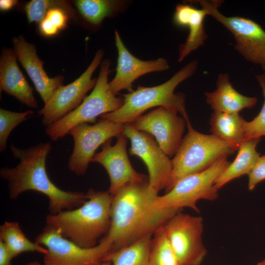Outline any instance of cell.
<instances>
[{"instance_id":"9c48e42d","label":"cell","mask_w":265,"mask_h":265,"mask_svg":"<svg viewBox=\"0 0 265 265\" xmlns=\"http://www.w3.org/2000/svg\"><path fill=\"white\" fill-rule=\"evenodd\" d=\"M179 265H200L207 254L203 218L179 212L162 226Z\"/></svg>"},{"instance_id":"9a60e30c","label":"cell","mask_w":265,"mask_h":265,"mask_svg":"<svg viewBox=\"0 0 265 265\" xmlns=\"http://www.w3.org/2000/svg\"><path fill=\"white\" fill-rule=\"evenodd\" d=\"M116 137L114 145H111L112 139L106 141L102 145L101 151L96 153L91 161L100 163L106 169L110 182L108 191L113 196L126 184L149 178L137 172L132 166L126 150L127 137L122 132Z\"/></svg>"},{"instance_id":"e0dca14e","label":"cell","mask_w":265,"mask_h":265,"mask_svg":"<svg viewBox=\"0 0 265 265\" xmlns=\"http://www.w3.org/2000/svg\"><path fill=\"white\" fill-rule=\"evenodd\" d=\"M12 43L17 58L46 104L53 92L63 85L64 77L59 75L50 78L43 68V62L38 57L35 46L28 42L23 35L14 37Z\"/></svg>"},{"instance_id":"f1b7e54d","label":"cell","mask_w":265,"mask_h":265,"mask_svg":"<svg viewBox=\"0 0 265 265\" xmlns=\"http://www.w3.org/2000/svg\"><path fill=\"white\" fill-rule=\"evenodd\" d=\"M55 7L73 10L68 1L58 0H32L26 4L25 10L29 23H39L50 10Z\"/></svg>"},{"instance_id":"ba28073f","label":"cell","mask_w":265,"mask_h":265,"mask_svg":"<svg viewBox=\"0 0 265 265\" xmlns=\"http://www.w3.org/2000/svg\"><path fill=\"white\" fill-rule=\"evenodd\" d=\"M35 241L48 250L44 265H102L104 257L113 248L112 242L105 236L93 247H81L64 238L58 229L48 225Z\"/></svg>"},{"instance_id":"1f68e13d","label":"cell","mask_w":265,"mask_h":265,"mask_svg":"<svg viewBox=\"0 0 265 265\" xmlns=\"http://www.w3.org/2000/svg\"><path fill=\"white\" fill-rule=\"evenodd\" d=\"M12 259L3 241L0 239V265H11Z\"/></svg>"},{"instance_id":"8fae6325","label":"cell","mask_w":265,"mask_h":265,"mask_svg":"<svg viewBox=\"0 0 265 265\" xmlns=\"http://www.w3.org/2000/svg\"><path fill=\"white\" fill-rule=\"evenodd\" d=\"M125 124L101 118L93 125L82 123L71 129L68 134L73 138L74 148L69 159V169L78 175H84L96 150L121 133Z\"/></svg>"},{"instance_id":"603a6c76","label":"cell","mask_w":265,"mask_h":265,"mask_svg":"<svg viewBox=\"0 0 265 265\" xmlns=\"http://www.w3.org/2000/svg\"><path fill=\"white\" fill-rule=\"evenodd\" d=\"M153 235H147L135 242L111 251L103 259L111 265H149V257Z\"/></svg>"},{"instance_id":"d6986e66","label":"cell","mask_w":265,"mask_h":265,"mask_svg":"<svg viewBox=\"0 0 265 265\" xmlns=\"http://www.w3.org/2000/svg\"><path fill=\"white\" fill-rule=\"evenodd\" d=\"M208 15L207 11L203 8L197 9L188 4L176 5L173 18L174 24L189 29L186 42L179 47V62L204 44L208 37L205 31L204 22Z\"/></svg>"},{"instance_id":"52a82bcc","label":"cell","mask_w":265,"mask_h":265,"mask_svg":"<svg viewBox=\"0 0 265 265\" xmlns=\"http://www.w3.org/2000/svg\"><path fill=\"white\" fill-rule=\"evenodd\" d=\"M230 163L227 157H223L203 171L182 178L169 191L158 195L155 205L161 209L188 207L199 212L197 203L199 200L213 201L218 198L215 181Z\"/></svg>"},{"instance_id":"d590c367","label":"cell","mask_w":265,"mask_h":265,"mask_svg":"<svg viewBox=\"0 0 265 265\" xmlns=\"http://www.w3.org/2000/svg\"><path fill=\"white\" fill-rule=\"evenodd\" d=\"M102 265H111V264L110 262L105 261L102 263Z\"/></svg>"},{"instance_id":"7402d4cb","label":"cell","mask_w":265,"mask_h":265,"mask_svg":"<svg viewBox=\"0 0 265 265\" xmlns=\"http://www.w3.org/2000/svg\"><path fill=\"white\" fill-rule=\"evenodd\" d=\"M245 121L239 113L213 112L210 119V131L219 139L239 146L243 141Z\"/></svg>"},{"instance_id":"6da1fadb","label":"cell","mask_w":265,"mask_h":265,"mask_svg":"<svg viewBox=\"0 0 265 265\" xmlns=\"http://www.w3.org/2000/svg\"><path fill=\"white\" fill-rule=\"evenodd\" d=\"M158 193L150 187L149 178L129 183L113 196L111 224L105 236L113 243L112 251L126 247L147 235H153L179 209H161L154 202Z\"/></svg>"},{"instance_id":"5bb4252c","label":"cell","mask_w":265,"mask_h":265,"mask_svg":"<svg viewBox=\"0 0 265 265\" xmlns=\"http://www.w3.org/2000/svg\"><path fill=\"white\" fill-rule=\"evenodd\" d=\"M177 114L160 106L138 116L131 123L136 130L154 136L163 152L171 157L175 156L180 145L186 125L185 118Z\"/></svg>"},{"instance_id":"ffe728a7","label":"cell","mask_w":265,"mask_h":265,"mask_svg":"<svg viewBox=\"0 0 265 265\" xmlns=\"http://www.w3.org/2000/svg\"><path fill=\"white\" fill-rule=\"evenodd\" d=\"M205 94L207 103L214 112L238 113L244 108H252L257 101L255 97H247L238 92L226 73L218 76L216 89Z\"/></svg>"},{"instance_id":"3957f363","label":"cell","mask_w":265,"mask_h":265,"mask_svg":"<svg viewBox=\"0 0 265 265\" xmlns=\"http://www.w3.org/2000/svg\"><path fill=\"white\" fill-rule=\"evenodd\" d=\"M86 201L80 207L48 214L47 225L58 229L62 236L82 248L96 246L108 233L113 199L108 191L89 189Z\"/></svg>"},{"instance_id":"83f0119b","label":"cell","mask_w":265,"mask_h":265,"mask_svg":"<svg viewBox=\"0 0 265 265\" xmlns=\"http://www.w3.org/2000/svg\"><path fill=\"white\" fill-rule=\"evenodd\" d=\"M34 111L28 110L22 112L0 109V151L3 152L7 148L8 137L13 130L30 118Z\"/></svg>"},{"instance_id":"cb8c5ba5","label":"cell","mask_w":265,"mask_h":265,"mask_svg":"<svg viewBox=\"0 0 265 265\" xmlns=\"http://www.w3.org/2000/svg\"><path fill=\"white\" fill-rule=\"evenodd\" d=\"M0 239L8 249L12 258L25 252H37L45 255L48 250L29 240L17 222L5 221L0 227Z\"/></svg>"},{"instance_id":"836d02e7","label":"cell","mask_w":265,"mask_h":265,"mask_svg":"<svg viewBox=\"0 0 265 265\" xmlns=\"http://www.w3.org/2000/svg\"><path fill=\"white\" fill-rule=\"evenodd\" d=\"M26 265H44L41 264L40 263H39L37 261H34L32 262H30L28 263Z\"/></svg>"},{"instance_id":"5b68a950","label":"cell","mask_w":265,"mask_h":265,"mask_svg":"<svg viewBox=\"0 0 265 265\" xmlns=\"http://www.w3.org/2000/svg\"><path fill=\"white\" fill-rule=\"evenodd\" d=\"M186 120L187 133L171 159L172 169L165 193L182 178L203 171L220 158L233 154L239 147L212 134L200 133L192 128L189 118Z\"/></svg>"},{"instance_id":"8992f818","label":"cell","mask_w":265,"mask_h":265,"mask_svg":"<svg viewBox=\"0 0 265 265\" xmlns=\"http://www.w3.org/2000/svg\"><path fill=\"white\" fill-rule=\"evenodd\" d=\"M110 60H104L95 85L91 93L75 109L64 117L46 127L45 132L49 137L56 141L68 134L71 129L82 123H95L96 118L103 114L113 112L123 105L122 97H116L110 90L108 77Z\"/></svg>"},{"instance_id":"d6a6232c","label":"cell","mask_w":265,"mask_h":265,"mask_svg":"<svg viewBox=\"0 0 265 265\" xmlns=\"http://www.w3.org/2000/svg\"><path fill=\"white\" fill-rule=\"evenodd\" d=\"M18 1L15 0H0V9L1 11H8L18 4Z\"/></svg>"},{"instance_id":"4dcf8cb0","label":"cell","mask_w":265,"mask_h":265,"mask_svg":"<svg viewBox=\"0 0 265 265\" xmlns=\"http://www.w3.org/2000/svg\"><path fill=\"white\" fill-rule=\"evenodd\" d=\"M248 175V188L252 190L258 183L265 180V155L260 156Z\"/></svg>"},{"instance_id":"277c9868","label":"cell","mask_w":265,"mask_h":265,"mask_svg":"<svg viewBox=\"0 0 265 265\" xmlns=\"http://www.w3.org/2000/svg\"><path fill=\"white\" fill-rule=\"evenodd\" d=\"M197 62L194 60L186 64L164 83L153 87L137 86L132 92L123 95L122 106L113 112L101 116L116 123H131L146 110L159 106L180 113L185 119L188 118L183 93H174L176 87L191 77L195 72Z\"/></svg>"},{"instance_id":"ac0fdd59","label":"cell","mask_w":265,"mask_h":265,"mask_svg":"<svg viewBox=\"0 0 265 265\" xmlns=\"http://www.w3.org/2000/svg\"><path fill=\"white\" fill-rule=\"evenodd\" d=\"M17 58L14 50H2L0 59V92H5L30 108H37L33 89L21 71Z\"/></svg>"},{"instance_id":"e575fe53","label":"cell","mask_w":265,"mask_h":265,"mask_svg":"<svg viewBox=\"0 0 265 265\" xmlns=\"http://www.w3.org/2000/svg\"><path fill=\"white\" fill-rule=\"evenodd\" d=\"M256 265H265V259L263 260V261L260 262Z\"/></svg>"},{"instance_id":"4fadbf2b","label":"cell","mask_w":265,"mask_h":265,"mask_svg":"<svg viewBox=\"0 0 265 265\" xmlns=\"http://www.w3.org/2000/svg\"><path fill=\"white\" fill-rule=\"evenodd\" d=\"M129 139V153L140 158L147 166L150 187L158 193L166 188L172 169L171 160L163 152L153 136L136 130L131 123L125 124L122 132Z\"/></svg>"},{"instance_id":"7c38bea8","label":"cell","mask_w":265,"mask_h":265,"mask_svg":"<svg viewBox=\"0 0 265 265\" xmlns=\"http://www.w3.org/2000/svg\"><path fill=\"white\" fill-rule=\"evenodd\" d=\"M104 54L103 50L96 52L86 70L72 82L62 85L53 93L48 102L37 111L42 116L43 125L47 127L75 109L82 102L86 93L93 89L97 79L92 76Z\"/></svg>"},{"instance_id":"4316f807","label":"cell","mask_w":265,"mask_h":265,"mask_svg":"<svg viewBox=\"0 0 265 265\" xmlns=\"http://www.w3.org/2000/svg\"><path fill=\"white\" fill-rule=\"evenodd\" d=\"M74 15V10L62 7L52 8L39 23V30L44 36H54L66 27L69 18Z\"/></svg>"},{"instance_id":"2e32d148","label":"cell","mask_w":265,"mask_h":265,"mask_svg":"<svg viewBox=\"0 0 265 265\" xmlns=\"http://www.w3.org/2000/svg\"><path fill=\"white\" fill-rule=\"evenodd\" d=\"M114 34L118 51L117 63L115 75L108 82L109 88L114 95L122 90L132 92L133 82L144 75L169 69L168 61L163 58L146 61L137 58L128 50L117 30Z\"/></svg>"},{"instance_id":"44dd1931","label":"cell","mask_w":265,"mask_h":265,"mask_svg":"<svg viewBox=\"0 0 265 265\" xmlns=\"http://www.w3.org/2000/svg\"><path fill=\"white\" fill-rule=\"evenodd\" d=\"M261 138L249 139L241 143L235 160L216 180L215 186L218 189L234 179L249 173L260 157L256 147Z\"/></svg>"},{"instance_id":"f546056e","label":"cell","mask_w":265,"mask_h":265,"mask_svg":"<svg viewBox=\"0 0 265 265\" xmlns=\"http://www.w3.org/2000/svg\"><path fill=\"white\" fill-rule=\"evenodd\" d=\"M256 78L262 89L264 102L259 114L251 121L245 122L243 141L265 136V74Z\"/></svg>"},{"instance_id":"30bf717a","label":"cell","mask_w":265,"mask_h":265,"mask_svg":"<svg viewBox=\"0 0 265 265\" xmlns=\"http://www.w3.org/2000/svg\"><path fill=\"white\" fill-rule=\"evenodd\" d=\"M208 12L234 35L236 49L248 61L260 64L265 70V31L256 22L244 17H228L218 8L217 0L197 1Z\"/></svg>"},{"instance_id":"7a4b0ae2","label":"cell","mask_w":265,"mask_h":265,"mask_svg":"<svg viewBox=\"0 0 265 265\" xmlns=\"http://www.w3.org/2000/svg\"><path fill=\"white\" fill-rule=\"evenodd\" d=\"M51 149L49 142H41L25 149H20L11 144L10 150L20 162L12 168L1 167L0 176L8 183L10 199L15 200L27 190L39 192L48 198L49 214L55 215L80 207L87 198L86 193L64 191L51 181L46 167Z\"/></svg>"},{"instance_id":"484cf974","label":"cell","mask_w":265,"mask_h":265,"mask_svg":"<svg viewBox=\"0 0 265 265\" xmlns=\"http://www.w3.org/2000/svg\"><path fill=\"white\" fill-rule=\"evenodd\" d=\"M149 265H179L162 227L153 235Z\"/></svg>"},{"instance_id":"d4e9b609","label":"cell","mask_w":265,"mask_h":265,"mask_svg":"<svg viewBox=\"0 0 265 265\" xmlns=\"http://www.w3.org/2000/svg\"><path fill=\"white\" fill-rule=\"evenodd\" d=\"M124 0H78L76 5L81 15L90 23L100 25L104 19L123 11L127 5Z\"/></svg>"}]
</instances>
